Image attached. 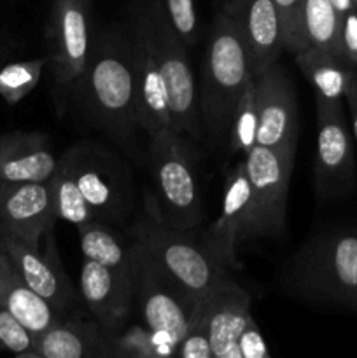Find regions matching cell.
<instances>
[{"label":"cell","instance_id":"cell-1","mask_svg":"<svg viewBox=\"0 0 357 358\" xmlns=\"http://www.w3.org/2000/svg\"><path fill=\"white\" fill-rule=\"evenodd\" d=\"M72 94L97 128L126 150H132L135 133L142 128L136 110L135 76L126 24L98 34L91 44L86 70Z\"/></svg>","mask_w":357,"mask_h":358},{"label":"cell","instance_id":"cell-2","mask_svg":"<svg viewBox=\"0 0 357 358\" xmlns=\"http://www.w3.org/2000/svg\"><path fill=\"white\" fill-rule=\"evenodd\" d=\"M252 79L251 56L240 24L220 7L206 38L198 90L203 133L216 145L227 140L234 108Z\"/></svg>","mask_w":357,"mask_h":358},{"label":"cell","instance_id":"cell-3","mask_svg":"<svg viewBox=\"0 0 357 358\" xmlns=\"http://www.w3.org/2000/svg\"><path fill=\"white\" fill-rule=\"evenodd\" d=\"M128 20L144 31L163 72L175 131L192 142H202L205 133L200 117L198 87L191 70L188 45L172 24L163 2L130 0Z\"/></svg>","mask_w":357,"mask_h":358},{"label":"cell","instance_id":"cell-4","mask_svg":"<svg viewBox=\"0 0 357 358\" xmlns=\"http://www.w3.org/2000/svg\"><path fill=\"white\" fill-rule=\"evenodd\" d=\"M284 282L296 297L315 303H357V233L312 236L293 255Z\"/></svg>","mask_w":357,"mask_h":358},{"label":"cell","instance_id":"cell-5","mask_svg":"<svg viewBox=\"0 0 357 358\" xmlns=\"http://www.w3.org/2000/svg\"><path fill=\"white\" fill-rule=\"evenodd\" d=\"M149 164L154 184L150 198L161 219L177 229L198 227L203 206L189 138L172 128L150 133Z\"/></svg>","mask_w":357,"mask_h":358},{"label":"cell","instance_id":"cell-6","mask_svg":"<svg viewBox=\"0 0 357 358\" xmlns=\"http://www.w3.org/2000/svg\"><path fill=\"white\" fill-rule=\"evenodd\" d=\"M146 213L133 226V238L154 255L161 268L195 299L230 275L227 268L217 264L202 241H195L191 231L177 229L164 222L154 206L149 192L144 196Z\"/></svg>","mask_w":357,"mask_h":358},{"label":"cell","instance_id":"cell-7","mask_svg":"<svg viewBox=\"0 0 357 358\" xmlns=\"http://www.w3.org/2000/svg\"><path fill=\"white\" fill-rule=\"evenodd\" d=\"M133 308L142 324L172 350L188 332L196 301L186 292L139 241L132 243Z\"/></svg>","mask_w":357,"mask_h":358},{"label":"cell","instance_id":"cell-8","mask_svg":"<svg viewBox=\"0 0 357 358\" xmlns=\"http://www.w3.org/2000/svg\"><path fill=\"white\" fill-rule=\"evenodd\" d=\"M296 150L255 145L245 156L251 184V212L244 241L279 238L286 233L287 196Z\"/></svg>","mask_w":357,"mask_h":358},{"label":"cell","instance_id":"cell-9","mask_svg":"<svg viewBox=\"0 0 357 358\" xmlns=\"http://www.w3.org/2000/svg\"><path fill=\"white\" fill-rule=\"evenodd\" d=\"M83 191L94 219L118 222L128 213L132 203L130 173L125 164L94 143H79L62 157Z\"/></svg>","mask_w":357,"mask_h":358},{"label":"cell","instance_id":"cell-10","mask_svg":"<svg viewBox=\"0 0 357 358\" xmlns=\"http://www.w3.org/2000/svg\"><path fill=\"white\" fill-rule=\"evenodd\" d=\"M0 252L30 289L41 294L63 317L79 308V294L74 289L59 259L55 231H49L38 247L0 231Z\"/></svg>","mask_w":357,"mask_h":358},{"label":"cell","instance_id":"cell-11","mask_svg":"<svg viewBox=\"0 0 357 358\" xmlns=\"http://www.w3.org/2000/svg\"><path fill=\"white\" fill-rule=\"evenodd\" d=\"M56 87L70 94L86 70L91 51L90 0H55L46 28Z\"/></svg>","mask_w":357,"mask_h":358},{"label":"cell","instance_id":"cell-12","mask_svg":"<svg viewBox=\"0 0 357 358\" xmlns=\"http://www.w3.org/2000/svg\"><path fill=\"white\" fill-rule=\"evenodd\" d=\"M251 317V296L227 275L198 297L188 331L209 338L212 358H240L238 338Z\"/></svg>","mask_w":357,"mask_h":358},{"label":"cell","instance_id":"cell-13","mask_svg":"<svg viewBox=\"0 0 357 358\" xmlns=\"http://www.w3.org/2000/svg\"><path fill=\"white\" fill-rule=\"evenodd\" d=\"M258 98V143L280 150H296L298 105L286 70L275 63L254 76Z\"/></svg>","mask_w":357,"mask_h":358},{"label":"cell","instance_id":"cell-14","mask_svg":"<svg viewBox=\"0 0 357 358\" xmlns=\"http://www.w3.org/2000/svg\"><path fill=\"white\" fill-rule=\"evenodd\" d=\"M354 156L342 103H317L315 182L322 196H338L350 189Z\"/></svg>","mask_w":357,"mask_h":358},{"label":"cell","instance_id":"cell-15","mask_svg":"<svg viewBox=\"0 0 357 358\" xmlns=\"http://www.w3.org/2000/svg\"><path fill=\"white\" fill-rule=\"evenodd\" d=\"M58 222L49 182H23L0 187V231L31 247L55 231Z\"/></svg>","mask_w":357,"mask_h":358},{"label":"cell","instance_id":"cell-16","mask_svg":"<svg viewBox=\"0 0 357 358\" xmlns=\"http://www.w3.org/2000/svg\"><path fill=\"white\" fill-rule=\"evenodd\" d=\"M126 28H128L130 48H132L140 128L147 135L158 131V129H175L174 121H172L167 83H164L163 72L150 51L149 42H147L144 31L130 20L126 21Z\"/></svg>","mask_w":357,"mask_h":358},{"label":"cell","instance_id":"cell-17","mask_svg":"<svg viewBox=\"0 0 357 358\" xmlns=\"http://www.w3.org/2000/svg\"><path fill=\"white\" fill-rule=\"evenodd\" d=\"M248 212H251V184H248L245 161H241L227 177L223 210L216 222L205 231L202 240L206 254L217 264L227 269L234 266L238 245L244 241Z\"/></svg>","mask_w":357,"mask_h":358},{"label":"cell","instance_id":"cell-18","mask_svg":"<svg viewBox=\"0 0 357 358\" xmlns=\"http://www.w3.org/2000/svg\"><path fill=\"white\" fill-rule=\"evenodd\" d=\"M79 292L91 317L108 334H118L125 329L133 310L132 278H122L112 269L84 259Z\"/></svg>","mask_w":357,"mask_h":358},{"label":"cell","instance_id":"cell-19","mask_svg":"<svg viewBox=\"0 0 357 358\" xmlns=\"http://www.w3.org/2000/svg\"><path fill=\"white\" fill-rule=\"evenodd\" d=\"M111 338L93 317L69 315L35 336L28 358H114Z\"/></svg>","mask_w":357,"mask_h":358},{"label":"cell","instance_id":"cell-20","mask_svg":"<svg viewBox=\"0 0 357 358\" xmlns=\"http://www.w3.org/2000/svg\"><path fill=\"white\" fill-rule=\"evenodd\" d=\"M220 7L240 24L254 76L279 63L286 49L275 0H230Z\"/></svg>","mask_w":357,"mask_h":358},{"label":"cell","instance_id":"cell-21","mask_svg":"<svg viewBox=\"0 0 357 358\" xmlns=\"http://www.w3.org/2000/svg\"><path fill=\"white\" fill-rule=\"evenodd\" d=\"M59 159L44 133L13 131L0 136V182H49Z\"/></svg>","mask_w":357,"mask_h":358},{"label":"cell","instance_id":"cell-22","mask_svg":"<svg viewBox=\"0 0 357 358\" xmlns=\"http://www.w3.org/2000/svg\"><path fill=\"white\" fill-rule=\"evenodd\" d=\"M0 306L6 308L31 336L48 331L63 317L41 294L24 283L0 252Z\"/></svg>","mask_w":357,"mask_h":358},{"label":"cell","instance_id":"cell-23","mask_svg":"<svg viewBox=\"0 0 357 358\" xmlns=\"http://www.w3.org/2000/svg\"><path fill=\"white\" fill-rule=\"evenodd\" d=\"M294 59L308 83L314 86L317 103H342L354 77L346 66L350 65L349 59L315 45L298 51Z\"/></svg>","mask_w":357,"mask_h":358},{"label":"cell","instance_id":"cell-24","mask_svg":"<svg viewBox=\"0 0 357 358\" xmlns=\"http://www.w3.org/2000/svg\"><path fill=\"white\" fill-rule=\"evenodd\" d=\"M77 231L84 259L112 269L122 278H132V243L121 240L100 220H91L77 227Z\"/></svg>","mask_w":357,"mask_h":358},{"label":"cell","instance_id":"cell-25","mask_svg":"<svg viewBox=\"0 0 357 358\" xmlns=\"http://www.w3.org/2000/svg\"><path fill=\"white\" fill-rule=\"evenodd\" d=\"M340 17L342 16L335 9L331 0H303L301 30H303L304 48L315 45L345 58L340 41Z\"/></svg>","mask_w":357,"mask_h":358},{"label":"cell","instance_id":"cell-26","mask_svg":"<svg viewBox=\"0 0 357 358\" xmlns=\"http://www.w3.org/2000/svg\"><path fill=\"white\" fill-rule=\"evenodd\" d=\"M49 185H51L52 205H55L58 220H65L76 227L84 226L91 220H97L83 191L77 185L76 178L72 177L69 166L62 159H59L58 170L49 180Z\"/></svg>","mask_w":357,"mask_h":358},{"label":"cell","instance_id":"cell-27","mask_svg":"<svg viewBox=\"0 0 357 358\" xmlns=\"http://www.w3.org/2000/svg\"><path fill=\"white\" fill-rule=\"evenodd\" d=\"M227 142L233 152L247 156L258 143V98L254 79L238 100L230 126Z\"/></svg>","mask_w":357,"mask_h":358},{"label":"cell","instance_id":"cell-28","mask_svg":"<svg viewBox=\"0 0 357 358\" xmlns=\"http://www.w3.org/2000/svg\"><path fill=\"white\" fill-rule=\"evenodd\" d=\"M114 358H163L174 357V350L161 341L146 325H132L112 334Z\"/></svg>","mask_w":357,"mask_h":358},{"label":"cell","instance_id":"cell-29","mask_svg":"<svg viewBox=\"0 0 357 358\" xmlns=\"http://www.w3.org/2000/svg\"><path fill=\"white\" fill-rule=\"evenodd\" d=\"M46 65L48 58H38L9 63L0 69V98L9 105H16L27 98L41 80Z\"/></svg>","mask_w":357,"mask_h":358},{"label":"cell","instance_id":"cell-30","mask_svg":"<svg viewBox=\"0 0 357 358\" xmlns=\"http://www.w3.org/2000/svg\"><path fill=\"white\" fill-rule=\"evenodd\" d=\"M301 3L303 0H275L282 24L284 49L293 55L304 49L303 30H301Z\"/></svg>","mask_w":357,"mask_h":358},{"label":"cell","instance_id":"cell-31","mask_svg":"<svg viewBox=\"0 0 357 358\" xmlns=\"http://www.w3.org/2000/svg\"><path fill=\"white\" fill-rule=\"evenodd\" d=\"M170 17L172 24L188 48L198 42V17H196L195 0H161Z\"/></svg>","mask_w":357,"mask_h":358},{"label":"cell","instance_id":"cell-32","mask_svg":"<svg viewBox=\"0 0 357 358\" xmlns=\"http://www.w3.org/2000/svg\"><path fill=\"white\" fill-rule=\"evenodd\" d=\"M31 345H34V336L6 308L0 306V348L18 357L28 358Z\"/></svg>","mask_w":357,"mask_h":358},{"label":"cell","instance_id":"cell-33","mask_svg":"<svg viewBox=\"0 0 357 358\" xmlns=\"http://www.w3.org/2000/svg\"><path fill=\"white\" fill-rule=\"evenodd\" d=\"M238 350H240V358H270V350L262 338L261 331L255 325L254 318H248L247 325L241 331L238 338Z\"/></svg>","mask_w":357,"mask_h":358},{"label":"cell","instance_id":"cell-34","mask_svg":"<svg viewBox=\"0 0 357 358\" xmlns=\"http://www.w3.org/2000/svg\"><path fill=\"white\" fill-rule=\"evenodd\" d=\"M340 41L343 56L350 63H357V7L340 17Z\"/></svg>","mask_w":357,"mask_h":358},{"label":"cell","instance_id":"cell-35","mask_svg":"<svg viewBox=\"0 0 357 358\" xmlns=\"http://www.w3.org/2000/svg\"><path fill=\"white\" fill-rule=\"evenodd\" d=\"M346 101H349L350 114H352V131L357 142V77H352L349 90H346Z\"/></svg>","mask_w":357,"mask_h":358},{"label":"cell","instance_id":"cell-36","mask_svg":"<svg viewBox=\"0 0 357 358\" xmlns=\"http://www.w3.org/2000/svg\"><path fill=\"white\" fill-rule=\"evenodd\" d=\"M331 3L335 6V9L338 10L340 16L346 14L349 10L356 9V2H354V0H331Z\"/></svg>","mask_w":357,"mask_h":358},{"label":"cell","instance_id":"cell-37","mask_svg":"<svg viewBox=\"0 0 357 358\" xmlns=\"http://www.w3.org/2000/svg\"><path fill=\"white\" fill-rule=\"evenodd\" d=\"M220 2H223V6H224V3H226V2H230V0H220Z\"/></svg>","mask_w":357,"mask_h":358},{"label":"cell","instance_id":"cell-38","mask_svg":"<svg viewBox=\"0 0 357 358\" xmlns=\"http://www.w3.org/2000/svg\"><path fill=\"white\" fill-rule=\"evenodd\" d=\"M354 2H356V7H357V0H354Z\"/></svg>","mask_w":357,"mask_h":358},{"label":"cell","instance_id":"cell-39","mask_svg":"<svg viewBox=\"0 0 357 358\" xmlns=\"http://www.w3.org/2000/svg\"><path fill=\"white\" fill-rule=\"evenodd\" d=\"M0 187H2V182H0Z\"/></svg>","mask_w":357,"mask_h":358}]
</instances>
